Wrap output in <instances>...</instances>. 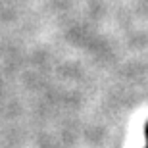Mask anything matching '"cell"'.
<instances>
[{
  "label": "cell",
  "mask_w": 148,
  "mask_h": 148,
  "mask_svg": "<svg viewBox=\"0 0 148 148\" xmlns=\"http://www.w3.org/2000/svg\"><path fill=\"white\" fill-rule=\"evenodd\" d=\"M146 137H148V127H146Z\"/></svg>",
  "instance_id": "6da1fadb"
}]
</instances>
